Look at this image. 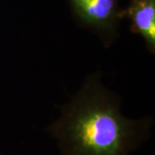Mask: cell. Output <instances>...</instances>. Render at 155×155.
Instances as JSON below:
<instances>
[{"label":"cell","mask_w":155,"mask_h":155,"mask_svg":"<svg viewBox=\"0 0 155 155\" xmlns=\"http://www.w3.org/2000/svg\"><path fill=\"white\" fill-rule=\"evenodd\" d=\"M102 78L89 74L46 128L61 155H131L152 137L153 116H123L122 97Z\"/></svg>","instance_id":"obj_1"},{"label":"cell","mask_w":155,"mask_h":155,"mask_svg":"<svg viewBox=\"0 0 155 155\" xmlns=\"http://www.w3.org/2000/svg\"><path fill=\"white\" fill-rule=\"evenodd\" d=\"M120 0H68L72 15L83 28L98 37L105 48H110L119 38L123 19Z\"/></svg>","instance_id":"obj_2"},{"label":"cell","mask_w":155,"mask_h":155,"mask_svg":"<svg viewBox=\"0 0 155 155\" xmlns=\"http://www.w3.org/2000/svg\"><path fill=\"white\" fill-rule=\"evenodd\" d=\"M123 18L130 22V31L139 35L146 48L155 54V0H130L123 10Z\"/></svg>","instance_id":"obj_3"},{"label":"cell","mask_w":155,"mask_h":155,"mask_svg":"<svg viewBox=\"0 0 155 155\" xmlns=\"http://www.w3.org/2000/svg\"><path fill=\"white\" fill-rule=\"evenodd\" d=\"M0 155H4V154H2V153H0Z\"/></svg>","instance_id":"obj_4"}]
</instances>
